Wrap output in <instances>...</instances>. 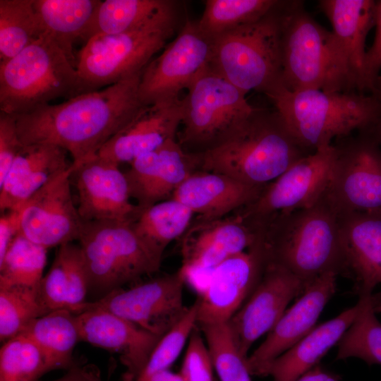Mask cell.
Wrapping results in <instances>:
<instances>
[{"label": "cell", "instance_id": "f546056e", "mask_svg": "<svg viewBox=\"0 0 381 381\" xmlns=\"http://www.w3.org/2000/svg\"><path fill=\"white\" fill-rule=\"evenodd\" d=\"M44 353L49 371L72 367L73 351L80 334L76 315L59 309L30 321L20 332Z\"/></svg>", "mask_w": 381, "mask_h": 381}, {"label": "cell", "instance_id": "ffe728a7", "mask_svg": "<svg viewBox=\"0 0 381 381\" xmlns=\"http://www.w3.org/2000/svg\"><path fill=\"white\" fill-rule=\"evenodd\" d=\"M76 318L80 341L120 355L124 381L139 376L162 337L102 308H87Z\"/></svg>", "mask_w": 381, "mask_h": 381}, {"label": "cell", "instance_id": "bcb514c9", "mask_svg": "<svg viewBox=\"0 0 381 381\" xmlns=\"http://www.w3.org/2000/svg\"><path fill=\"white\" fill-rule=\"evenodd\" d=\"M0 217V261L11 242L20 231V211L10 210L1 213Z\"/></svg>", "mask_w": 381, "mask_h": 381}, {"label": "cell", "instance_id": "d590c367", "mask_svg": "<svg viewBox=\"0 0 381 381\" xmlns=\"http://www.w3.org/2000/svg\"><path fill=\"white\" fill-rule=\"evenodd\" d=\"M47 252V248L19 232L0 261V285L39 286L44 277Z\"/></svg>", "mask_w": 381, "mask_h": 381}, {"label": "cell", "instance_id": "d6a6232c", "mask_svg": "<svg viewBox=\"0 0 381 381\" xmlns=\"http://www.w3.org/2000/svg\"><path fill=\"white\" fill-rule=\"evenodd\" d=\"M174 4L169 0L101 1L87 40L96 35H116L135 29Z\"/></svg>", "mask_w": 381, "mask_h": 381}, {"label": "cell", "instance_id": "9a60e30c", "mask_svg": "<svg viewBox=\"0 0 381 381\" xmlns=\"http://www.w3.org/2000/svg\"><path fill=\"white\" fill-rule=\"evenodd\" d=\"M186 282L179 269L127 289H115L99 300L87 302L82 312L87 308H102L162 337L189 308L183 303Z\"/></svg>", "mask_w": 381, "mask_h": 381}, {"label": "cell", "instance_id": "7402d4cb", "mask_svg": "<svg viewBox=\"0 0 381 381\" xmlns=\"http://www.w3.org/2000/svg\"><path fill=\"white\" fill-rule=\"evenodd\" d=\"M337 275H321L311 282L295 303L268 332L265 340L247 358L251 375L292 347L315 326L323 308L336 291Z\"/></svg>", "mask_w": 381, "mask_h": 381}, {"label": "cell", "instance_id": "3957f363", "mask_svg": "<svg viewBox=\"0 0 381 381\" xmlns=\"http://www.w3.org/2000/svg\"><path fill=\"white\" fill-rule=\"evenodd\" d=\"M194 155L197 170L225 174L264 188L310 154L297 143L274 109L256 108L224 140Z\"/></svg>", "mask_w": 381, "mask_h": 381}, {"label": "cell", "instance_id": "e0dca14e", "mask_svg": "<svg viewBox=\"0 0 381 381\" xmlns=\"http://www.w3.org/2000/svg\"><path fill=\"white\" fill-rule=\"evenodd\" d=\"M307 286L286 270L265 264L253 291L227 322L245 356H248L252 344L274 327L289 302L302 294Z\"/></svg>", "mask_w": 381, "mask_h": 381}, {"label": "cell", "instance_id": "83f0119b", "mask_svg": "<svg viewBox=\"0 0 381 381\" xmlns=\"http://www.w3.org/2000/svg\"><path fill=\"white\" fill-rule=\"evenodd\" d=\"M373 296L360 297L353 307L315 327L292 347L264 366L258 376H271L274 381H295L317 365L327 352L338 344Z\"/></svg>", "mask_w": 381, "mask_h": 381}, {"label": "cell", "instance_id": "cb8c5ba5", "mask_svg": "<svg viewBox=\"0 0 381 381\" xmlns=\"http://www.w3.org/2000/svg\"><path fill=\"white\" fill-rule=\"evenodd\" d=\"M347 277L360 297L372 294L381 283V214H338Z\"/></svg>", "mask_w": 381, "mask_h": 381}, {"label": "cell", "instance_id": "7dc6e473", "mask_svg": "<svg viewBox=\"0 0 381 381\" xmlns=\"http://www.w3.org/2000/svg\"><path fill=\"white\" fill-rule=\"evenodd\" d=\"M53 381H102L99 369L93 364L72 366L61 377Z\"/></svg>", "mask_w": 381, "mask_h": 381}, {"label": "cell", "instance_id": "7a4b0ae2", "mask_svg": "<svg viewBox=\"0 0 381 381\" xmlns=\"http://www.w3.org/2000/svg\"><path fill=\"white\" fill-rule=\"evenodd\" d=\"M265 264L279 266L307 286L322 274L347 277L338 214L323 197L314 205L254 226Z\"/></svg>", "mask_w": 381, "mask_h": 381}, {"label": "cell", "instance_id": "6da1fadb", "mask_svg": "<svg viewBox=\"0 0 381 381\" xmlns=\"http://www.w3.org/2000/svg\"><path fill=\"white\" fill-rule=\"evenodd\" d=\"M141 74L16 116L21 143L59 146L72 157L71 168L78 167L95 157L143 106L138 92Z\"/></svg>", "mask_w": 381, "mask_h": 381}, {"label": "cell", "instance_id": "52a82bcc", "mask_svg": "<svg viewBox=\"0 0 381 381\" xmlns=\"http://www.w3.org/2000/svg\"><path fill=\"white\" fill-rule=\"evenodd\" d=\"M174 5L145 24L116 35H96L78 54L75 68L83 93L102 89L143 73L174 35L178 8Z\"/></svg>", "mask_w": 381, "mask_h": 381}, {"label": "cell", "instance_id": "4fadbf2b", "mask_svg": "<svg viewBox=\"0 0 381 381\" xmlns=\"http://www.w3.org/2000/svg\"><path fill=\"white\" fill-rule=\"evenodd\" d=\"M335 158L333 144L301 158L238 212L256 225L275 215L314 205L325 195Z\"/></svg>", "mask_w": 381, "mask_h": 381}, {"label": "cell", "instance_id": "277c9868", "mask_svg": "<svg viewBox=\"0 0 381 381\" xmlns=\"http://www.w3.org/2000/svg\"><path fill=\"white\" fill-rule=\"evenodd\" d=\"M265 95L308 154L381 119V95L320 90L289 91L277 85Z\"/></svg>", "mask_w": 381, "mask_h": 381}, {"label": "cell", "instance_id": "e575fe53", "mask_svg": "<svg viewBox=\"0 0 381 381\" xmlns=\"http://www.w3.org/2000/svg\"><path fill=\"white\" fill-rule=\"evenodd\" d=\"M380 310L381 298L373 296L338 342L336 359L356 357L369 365H381V323L375 316Z\"/></svg>", "mask_w": 381, "mask_h": 381}, {"label": "cell", "instance_id": "4dcf8cb0", "mask_svg": "<svg viewBox=\"0 0 381 381\" xmlns=\"http://www.w3.org/2000/svg\"><path fill=\"white\" fill-rule=\"evenodd\" d=\"M194 215L183 203L170 198L141 210L131 225L145 242L163 254L171 242L183 236Z\"/></svg>", "mask_w": 381, "mask_h": 381}, {"label": "cell", "instance_id": "44dd1931", "mask_svg": "<svg viewBox=\"0 0 381 381\" xmlns=\"http://www.w3.org/2000/svg\"><path fill=\"white\" fill-rule=\"evenodd\" d=\"M124 172L130 196L143 210L170 199L176 189L195 171V155L186 152L176 139L141 155Z\"/></svg>", "mask_w": 381, "mask_h": 381}, {"label": "cell", "instance_id": "8992f818", "mask_svg": "<svg viewBox=\"0 0 381 381\" xmlns=\"http://www.w3.org/2000/svg\"><path fill=\"white\" fill-rule=\"evenodd\" d=\"M83 93L75 66L47 33L0 61V111L15 116Z\"/></svg>", "mask_w": 381, "mask_h": 381}, {"label": "cell", "instance_id": "7bdbcfd3", "mask_svg": "<svg viewBox=\"0 0 381 381\" xmlns=\"http://www.w3.org/2000/svg\"><path fill=\"white\" fill-rule=\"evenodd\" d=\"M40 299L49 313L68 310V284L64 258L58 250L54 262L38 286Z\"/></svg>", "mask_w": 381, "mask_h": 381}, {"label": "cell", "instance_id": "f907efd6", "mask_svg": "<svg viewBox=\"0 0 381 381\" xmlns=\"http://www.w3.org/2000/svg\"><path fill=\"white\" fill-rule=\"evenodd\" d=\"M381 145V119L374 125L365 129Z\"/></svg>", "mask_w": 381, "mask_h": 381}, {"label": "cell", "instance_id": "2e32d148", "mask_svg": "<svg viewBox=\"0 0 381 381\" xmlns=\"http://www.w3.org/2000/svg\"><path fill=\"white\" fill-rule=\"evenodd\" d=\"M71 167L34 193L19 209L20 231L46 248L78 241L83 222L71 189Z\"/></svg>", "mask_w": 381, "mask_h": 381}, {"label": "cell", "instance_id": "30bf717a", "mask_svg": "<svg viewBox=\"0 0 381 381\" xmlns=\"http://www.w3.org/2000/svg\"><path fill=\"white\" fill-rule=\"evenodd\" d=\"M246 94L210 67L181 99L179 143L188 153H202L228 138L255 110Z\"/></svg>", "mask_w": 381, "mask_h": 381}, {"label": "cell", "instance_id": "ee69618b", "mask_svg": "<svg viewBox=\"0 0 381 381\" xmlns=\"http://www.w3.org/2000/svg\"><path fill=\"white\" fill-rule=\"evenodd\" d=\"M22 147L16 116L0 111V183L6 178Z\"/></svg>", "mask_w": 381, "mask_h": 381}, {"label": "cell", "instance_id": "f35d334b", "mask_svg": "<svg viewBox=\"0 0 381 381\" xmlns=\"http://www.w3.org/2000/svg\"><path fill=\"white\" fill-rule=\"evenodd\" d=\"M49 372L46 358L29 338L18 334L0 349V381H37Z\"/></svg>", "mask_w": 381, "mask_h": 381}, {"label": "cell", "instance_id": "681fc988", "mask_svg": "<svg viewBox=\"0 0 381 381\" xmlns=\"http://www.w3.org/2000/svg\"><path fill=\"white\" fill-rule=\"evenodd\" d=\"M150 381H185L180 373H176L169 369L162 370L154 375Z\"/></svg>", "mask_w": 381, "mask_h": 381}, {"label": "cell", "instance_id": "5b68a950", "mask_svg": "<svg viewBox=\"0 0 381 381\" xmlns=\"http://www.w3.org/2000/svg\"><path fill=\"white\" fill-rule=\"evenodd\" d=\"M282 85L289 91L356 92L332 31L301 1H289L282 28Z\"/></svg>", "mask_w": 381, "mask_h": 381}, {"label": "cell", "instance_id": "9c48e42d", "mask_svg": "<svg viewBox=\"0 0 381 381\" xmlns=\"http://www.w3.org/2000/svg\"><path fill=\"white\" fill-rule=\"evenodd\" d=\"M78 241L89 289L106 294L158 272L162 265L163 254L129 222H83Z\"/></svg>", "mask_w": 381, "mask_h": 381}, {"label": "cell", "instance_id": "484cf974", "mask_svg": "<svg viewBox=\"0 0 381 381\" xmlns=\"http://www.w3.org/2000/svg\"><path fill=\"white\" fill-rule=\"evenodd\" d=\"M264 188L246 184L225 174L197 170L176 189L171 198L188 207L196 218L212 219L250 204Z\"/></svg>", "mask_w": 381, "mask_h": 381}, {"label": "cell", "instance_id": "836d02e7", "mask_svg": "<svg viewBox=\"0 0 381 381\" xmlns=\"http://www.w3.org/2000/svg\"><path fill=\"white\" fill-rule=\"evenodd\" d=\"M277 0H206L201 18V31L210 38L255 22L271 11Z\"/></svg>", "mask_w": 381, "mask_h": 381}, {"label": "cell", "instance_id": "7c38bea8", "mask_svg": "<svg viewBox=\"0 0 381 381\" xmlns=\"http://www.w3.org/2000/svg\"><path fill=\"white\" fill-rule=\"evenodd\" d=\"M212 39L198 21L186 20L177 36L143 70L139 97L143 105L179 99L180 92L210 67Z\"/></svg>", "mask_w": 381, "mask_h": 381}, {"label": "cell", "instance_id": "d4e9b609", "mask_svg": "<svg viewBox=\"0 0 381 381\" xmlns=\"http://www.w3.org/2000/svg\"><path fill=\"white\" fill-rule=\"evenodd\" d=\"M373 0H321L320 10L328 18L346 64L353 90L371 94L365 73V40L375 25Z\"/></svg>", "mask_w": 381, "mask_h": 381}, {"label": "cell", "instance_id": "8fae6325", "mask_svg": "<svg viewBox=\"0 0 381 381\" xmlns=\"http://www.w3.org/2000/svg\"><path fill=\"white\" fill-rule=\"evenodd\" d=\"M332 144L336 158L325 199L337 214H381V145L366 130Z\"/></svg>", "mask_w": 381, "mask_h": 381}, {"label": "cell", "instance_id": "d6986e66", "mask_svg": "<svg viewBox=\"0 0 381 381\" xmlns=\"http://www.w3.org/2000/svg\"><path fill=\"white\" fill-rule=\"evenodd\" d=\"M265 266L256 242L217 265L196 300L197 325L228 322L253 291Z\"/></svg>", "mask_w": 381, "mask_h": 381}, {"label": "cell", "instance_id": "c3c4849f", "mask_svg": "<svg viewBox=\"0 0 381 381\" xmlns=\"http://www.w3.org/2000/svg\"><path fill=\"white\" fill-rule=\"evenodd\" d=\"M295 381H337V379L320 366L315 365Z\"/></svg>", "mask_w": 381, "mask_h": 381}, {"label": "cell", "instance_id": "8d00e7d4", "mask_svg": "<svg viewBox=\"0 0 381 381\" xmlns=\"http://www.w3.org/2000/svg\"><path fill=\"white\" fill-rule=\"evenodd\" d=\"M38 286L0 285V340L4 343L18 335L32 320L49 313Z\"/></svg>", "mask_w": 381, "mask_h": 381}, {"label": "cell", "instance_id": "4316f807", "mask_svg": "<svg viewBox=\"0 0 381 381\" xmlns=\"http://www.w3.org/2000/svg\"><path fill=\"white\" fill-rule=\"evenodd\" d=\"M67 152L51 144L23 145L0 183V210H18L39 189L72 165Z\"/></svg>", "mask_w": 381, "mask_h": 381}, {"label": "cell", "instance_id": "1f68e13d", "mask_svg": "<svg viewBox=\"0 0 381 381\" xmlns=\"http://www.w3.org/2000/svg\"><path fill=\"white\" fill-rule=\"evenodd\" d=\"M44 33L34 0H0V61L14 57Z\"/></svg>", "mask_w": 381, "mask_h": 381}, {"label": "cell", "instance_id": "603a6c76", "mask_svg": "<svg viewBox=\"0 0 381 381\" xmlns=\"http://www.w3.org/2000/svg\"><path fill=\"white\" fill-rule=\"evenodd\" d=\"M182 121L181 99L143 105L97 155L120 165L158 149L176 135Z\"/></svg>", "mask_w": 381, "mask_h": 381}, {"label": "cell", "instance_id": "ba28073f", "mask_svg": "<svg viewBox=\"0 0 381 381\" xmlns=\"http://www.w3.org/2000/svg\"><path fill=\"white\" fill-rule=\"evenodd\" d=\"M289 1L259 20L212 38L210 67L244 93L282 85V28Z\"/></svg>", "mask_w": 381, "mask_h": 381}, {"label": "cell", "instance_id": "5bb4252c", "mask_svg": "<svg viewBox=\"0 0 381 381\" xmlns=\"http://www.w3.org/2000/svg\"><path fill=\"white\" fill-rule=\"evenodd\" d=\"M257 237L256 230L238 211L217 219H193L181 237L180 270L186 282L200 291L217 265L248 250Z\"/></svg>", "mask_w": 381, "mask_h": 381}, {"label": "cell", "instance_id": "74e56055", "mask_svg": "<svg viewBox=\"0 0 381 381\" xmlns=\"http://www.w3.org/2000/svg\"><path fill=\"white\" fill-rule=\"evenodd\" d=\"M197 326L203 334L219 381H251L248 357L240 351L228 322Z\"/></svg>", "mask_w": 381, "mask_h": 381}, {"label": "cell", "instance_id": "b9f144b4", "mask_svg": "<svg viewBox=\"0 0 381 381\" xmlns=\"http://www.w3.org/2000/svg\"><path fill=\"white\" fill-rule=\"evenodd\" d=\"M179 373L185 381H215V370L207 344L195 329L188 341Z\"/></svg>", "mask_w": 381, "mask_h": 381}, {"label": "cell", "instance_id": "ab89813d", "mask_svg": "<svg viewBox=\"0 0 381 381\" xmlns=\"http://www.w3.org/2000/svg\"><path fill=\"white\" fill-rule=\"evenodd\" d=\"M197 313L195 301L181 319L161 337L143 370L133 381H150L156 373L169 369L197 327Z\"/></svg>", "mask_w": 381, "mask_h": 381}, {"label": "cell", "instance_id": "ac0fdd59", "mask_svg": "<svg viewBox=\"0 0 381 381\" xmlns=\"http://www.w3.org/2000/svg\"><path fill=\"white\" fill-rule=\"evenodd\" d=\"M71 181L78 193L77 208L83 222L132 223L141 211L131 201L124 172L111 160L96 155L72 169Z\"/></svg>", "mask_w": 381, "mask_h": 381}, {"label": "cell", "instance_id": "f6af8a7d", "mask_svg": "<svg viewBox=\"0 0 381 381\" xmlns=\"http://www.w3.org/2000/svg\"><path fill=\"white\" fill-rule=\"evenodd\" d=\"M375 26L373 44L366 51L365 73L370 93L381 95V0L375 1Z\"/></svg>", "mask_w": 381, "mask_h": 381}, {"label": "cell", "instance_id": "60d3db41", "mask_svg": "<svg viewBox=\"0 0 381 381\" xmlns=\"http://www.w3.org/2000/svg\"><path fill=\"white\" fill-rule=\"evenodd\" d=\"M66 267L68 284V310L78 315L87 303L88 281L82 253L79 245L73 243L59 247Z\"/></svg>", "mask_w": 381, "mask_h": 381}, {"label": "cell", "instance_id": "f1b7e54d", "mask_svg": "<svg viewBox=\"0 0 381 381\" xmlns=\"http://www.w3.org/2000/svg\"><path fill=\"white\" fill-rule=\"evenodd\" d=\"M101 0H34L44 32L61 48L74 64L73 46L87 42Z\"/></svg>", "mask_w": 381, "mask_h": 381}]
</instances>
